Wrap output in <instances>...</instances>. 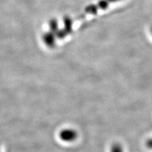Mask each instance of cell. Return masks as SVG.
<instances>
[{"label": "cell", "mask_w": 152, "mask_h": 152, "mask_svg": "<svg viewBox=\"0 0 152 152\" xmlns=\"http://www.w3.org/2000/svg\"><path fill=\"white\" fill-rule=\"evenodd\" d=\"M110 152H125L123 146L119 142H115L110 147Z\"/></svg>", "instance_id": "3"}, {"label": "cell", "mask_w": 152, "mask_h": 152, "mask_svg": "<svg viewBox=\"0 0 152 152\" xmlns=\"http://www.w3.org/2000/svg\"><path fill=\"white\" fill-rule=\"evenodd\" d=\"M145 144L147 148L150 150H152V137H150V138H148L146 141Z\"/></svg>", "instance_id": "4"}, {"label": "cell", "mask_w": 152, "mask_h": 152, "mask_svg": "<svg viewBox=\"0 0 152 152\" xmlns=\"http://www.w3.org/2000/svg\"><path fill=\"white\" fill-rule=\"evenodd\" d=\"M150 32H151V36H152V26H151V28H150Z\"/></svg>", "instance_id": "5"}, {"label": "cell", "mask_w": 152, "mask_h": 152, "mask_svg": "<svg viewBox=\"0 0 152 152\" xmlns=\"http://www.w3.org/2000/svg\"><path fill=\"white\" fill-rule=\"evenodd\" d=\"M121 1L122 0H98L86 7L78 15L66 16L60 20L55 19L50 21L46 31L42 34V42L48 47L55 46L72 35L87 19L96 16L99 12L108 8L111 4Z\"/></svg>", "instance_id": "1"}, {"label": "cell", "mask_w": 152, "mask_h": 152, "mask_svg": "<svg viewBox=\"0 0 152 152\" xmlns=\"http://www.w3.org/2000/svg\"><path fill=\"white\" fill-rule=\"evenodd\" d=\"M59 137L63 141L72 142L77 138V133L73 129L66 128L60 132Z\"/></svg>", "instance_id": "2"}]
</instances>
